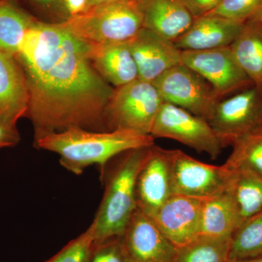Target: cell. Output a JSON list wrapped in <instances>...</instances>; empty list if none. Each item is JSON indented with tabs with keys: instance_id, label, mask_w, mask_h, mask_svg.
Masks as SVG:
<instances>
[{
	"instance_id": "obj_1",
	"label": "cell",
	"mask_w": 262,
	"mask_h": 262,
	"mask_svg": "<svg viewBox=\"0 0 262 262\" xmlns=\"http://www.w3.org/2000/svg\"><path fill=\"white\" fill-rule=\"evenodd\" d=\"M29 90L35 137L106 124L115 89L93 66L90 46L62 24L34 22L15 55Z\"/></svg>"
},
{
	"instance_id": "obj_2",
	"label": "cell",
	"mask_w": 262,
	"mask_h": 262,
	"mask_svg": "<svg viewBox=\"0 0 262 262\" xmlns=\"http://www.w3.org/2000/svg\"><path fill=\"white\" fill-rule=\"evenodd\" d=\"M151 135L130 130L94 132L72 127L35 137V146L61 157L62 166L80 175L92 165L104 166L114 157L139 148L154 145Z\"/></svg>"
},
{
	"instance_id": "obj_3",
	"label": "cell",
	"mask_w": 262,
	"mask_h": 262,
	"mask_svg": "<svg viewBox=\"0 0 262 262\" xmlns=\"http://www.w3.org/2000/svg\"><path fill=\"white\" fill-rule=\"evenodd\" d=\"M150 147L126 151L114 169L101 206L91 224L94 230L95 246L123 235L129 220L137 208L136 178Z\"/></svg>"
},
{
	"instance_id": "obj_4",
	"label": "cell",
	"mask_w": 262,
	"mask_h": 262,
	"mask_svg": "<svg viewBox=\"0 0 262 262\" xmlns=\"http://www.w3.org/2000/svg\"><path fill=\"white\" fill-rule=\"evenodd\" d=\"M61 24L89 46L128 42L144 29L141 0L94 5Z\"/></svg>"
},
{
	"instance_id": "obj_5",
	"label": "cell",
	"mask_w": 262,
	"mask_h": 262,
	"mask_svg": "<svg viewBox=\"0 0 262 262\" xmlns=\"http://www.w3.org/2000/svg\"><path fill=\"white\" fill-rule=\"evenodd\" d=\"M164 102L155 84L137 80L115 89L105 119L110 130H130L150 135Z\"/></svg>"
},
{
	"instance_id": "obj_6",
	"label": "cell",
	"mask_w": 262,
	"mask_h": 262,
	"mask_svg": "<svg viewBox=\"0 0 262 262\" xmlns=\"http://www.w3.org/2000/svg\"><path fill=\"white\" fill-rule=\"evenodd\" d=\"M150 135L179 141L184 145L217 159L225 146L209 122L184 108L163 102Z\"/></svg>"
},
{
	"instance_id": "obj_7",
	"label": "cell",
	"mask_w": 262,
	"mask_h": 262,
	"mask_svg": "<svg viewBox=\"0 0 262 262\" xmlns=\"http://www.w3.org/2000/svg\"><path fill=\"white\" fill-rule=\"evenodd\" d=\"M164 102L172 103L209 121L221 99L211 84L182 63L152 82Z\"/></svg>"
},
{
	"instance_id": "obj_8",
	"label": "cell",
	"mask_w": 262,
	"mask_h": 262,
	"mask_svg": "<svg viewBox=\"0 0 262 262\" xmlns=\"http://www.w3.org/2000/svg\"><path fill=\"white\" fill-rule=\"evenodd\" d=\"M208 122L225 147L261 130L262 90L253 85L221 100Z\"/></svg>"
},
{
	"instance_id": "obj_9",
	"label": "cell",
	"mask_w": 262,
	"mask_h": 262,
	"mask_svg": "<svg viewBox=\"0 0 262 262\" xmlns=\"http://www.w3.org/2000/svg\"><path fill=\"white\" fill-rule=\"evenodd\" d=\"M172 194L211 198L225 190L231 171L225 165L203 163L179 149H168Z\"/></svg>"
},
{
	"instance_id": "obj_10",
	"label": "cell",
	"mask_w": 262,
	"mask_h": 262,
	"mask_svg": "<svg viewBox=\"0 0 262 262\" xmlns=\"http://www.w3.org/2000/svg\"><path fill=\"white\" fill-rule=\"evenodd\" d=\"M182 63L208 81L221 100L253 85L236 61L230 46L203 51H183Z\"/></svg>"
},
{
	"instance_id": "obj_11",
	"label": "cell",
	"mask_w": 262,
	"mask_h": 262,
	"mask_svg": "<svg viewBox=\"0 0 262 262\" xmlns=\"http://www.w3.org/2000/svg\"><path fill=\"white\" fill-rule=\"evenodd\" d=\"M127 256L136 262H175L178 249L153 220L136 208L121 237Z\"/></svg>"
},
{
	"instance_id": "obj_12",
	"label": "cell",
	"mask_w": 262,
	"mask_h": 262,
	"mask_svg": "<svg viewBox=\"0 0 262 262\" xmlns=\"http://www.w3.org/2000/svg\"><path fill=\"white\" fill-rule=\"evenodd\" d=\"M203 200L172 194L151 217L160 232L177 249L199 236Z\"/></svg>"
},
{
	"instance_id": "obj_13",
	"label": "cell",
	"mask_w": 262,
	"mask_h": 262,
	"mask_svg": "<svg viewBox=\"0 0 262 262\" xmlns=\"http://www.w3.org/2000/svg\"><path fill=\"white\" fill-rule=\"evenodd\" d=\"M137 208L150 218L172 195L168 149L151 146L137 175Z\"/></svg>"
},
{
	"instance_id": "obj_14",
	"label": "cell",
	"mask_w": 262,
	"mask_h": 262,
	"mask_svg": "<svg viewBox=\"0 0 262 262\" xmlns=\"http://www.w3.org/2000/svg\"><path fill=\"white\" fill-rule=\"evenodd\" d=\"M139 79L153 82L172 67L182 63V51L173 41L143 29L128 41Z\"/></svg>"
},
{
	"instance_id": "obj_15",
	"label": "cell",
	"mask_w": 262,
	"mask_h": 262,
	"mask_svg": "<svg viewBox=\"0 0 262 262\" xmlns=\"http://www.w3.org/2000/svg\"><path fill=\"white\" fill-rule=\"evenodd\" d=\"M244 24L222 17L203 15L173 41L180 51H203L228 47L235 40Z\"/></svg>"
},
{
	"instance_id": "obj_16",
	"label": "cell",
	"mask_w": 262,
	"mask_h": 262,
	"mask_svg": "<svg viewBox=\"0 0 262 262\" xmlns=\"http://www.w3.org/2000/svg\"><path fill=\"white\" fill-rule=\"evenodd\" d=\"M29 99L21 66L15 56L0 51V120L17 125L27 115Z\"/></svg>"
},
{
	"instance_id": "obj_17",
	"label": "cell",
	"mask_w": 262,
	"mask_h": 262,
	"mask_svg": "<svg viewBox=\"0 0 262 262\" xmlns=\"http://www.w3.org/2000/svg\"><path fill=\"white\" fill-rule=\"evenodd\" d=\"M141 6L144 28L173 42L195 19L183 0H141Z\"/></svg>"
},
{
	"instance_id": "obj_18",
	"label": "cell",
	"mask_w": 262,
	"mask_h": 262,
	"mask_svg": "<svg viewBox=\"0 0 262 262\" xmlns=\"http://www.w3.org/2000/svg\"><path fill=\"white\" fill-rule=\"evenodd\" d=\"M90 46V58L99 75L116 88L139 79L128 42Z\"/></svg>"
},
{
	"instance_id": "obj_19",
	"label": "cell",
	"mask_w": 262,
	"mask_h": 262,
	"mask_svg": "<svg viewBox=\"0 0 262 262\" xmlns=\"http://www.w3.org/2000/svg\"><path fill=\"white\" fill-rule=\"evenodd\" d=\"M241 222L227 190L203 200L199 236L232 237Z\"/></svg>"
},
{
	"instance_id": "obj_20",
	"label": "cell",
	"mask_w": 262,
	"mask_h": 262,
	"mask_svg": "<svg viewBox=\"0 0 262 262\" xmlns=\"http://www.w3.org/2000/svg\"><path fill=\"white\" fill-rule=\"evenodd\" d=\"M230 48L236 61L253 85L262 90V29L256 18L244 24Z\"/></svg>"
},
{
	"instance_id": "obj_21",
	"label": "cell",
	"mask_w": 262,
	"mask_h": 262,
	"mask_svg": "<svg viewBox=\"0 0 262 262\" xmlns=\"http://www.w3.org/2000/svg\"><path fill=\"white\" fill-rule=\"evenodd\" d=\"M230 171L225 189L235 205L242 224L262 211V178L248 172Z\"/></svg>"
},
{
	"instance_id": "obj_22",
	"label": "cell",
	"mask_w": 262,
	"mask_h": 262,
	"mask_svg": "<svg viewBox=\"0 0 262 262\" xmlns=\"http://www.w3.org/2000/svg\"><path fill=\"white\" fill-rule=\"evenodd\" d=\"M34 23L11 0H0V51L15 56Z\"/></svg>"
},
{
	"instance_id": "obj_23",
	"label": "cell",
	"mask_w": 262,
	"mask_h": 262,
	"mask_svg": "<svg viewBox=\"0 0 262 262\" xmlns=\"http://www.w3.org/2000/svg\"><path fill=\"white\" fill-rule=\"evenodd\" d=\"M262 258V211L243 222L231 239L229 261Z\"/></svg>"
},
{
	"instance_id": "obj_24",
	"label": "cell",
	"mask_w": 262,
	"mask_h": 262,
	"mask_svg": "<svg viewBox=\"0 0 262 262\" xmlns=\"http://www.w3.org/2000/svg\"><path fill=\"white\" fill-rule=\"evenodd\" d=\"M232 146V153L224 164L226 168L262 178V129L241 138Z\"/></svg>"
},
{
	"instance_id": "obj_25",
	"label": "cell",
	"mask_w": 262,
	"mask_h": 262,
	"mask_svg": "<svg viewBox=\"0 0 262 262\" xmlns=\"http://www.w3.org/2000/svg\"><path fill=\"white\" fill-rule=\"evenodd\" d=\"M231 239L198 236L178 248L175 262H229Z\"/></svg>"
},
{
	"instance_id": "obj_26",
	"label": "cell",
	"mask_w": 262,
	"mask_h": 262,
	"mask_svg": "<svg viewBox=\"0 0 262 262\" xmlns=\"http://www.w3.org/2000/svg\"><path fill=\"white\" fill-rule=\"evenodd\" d=\"M261 10L262 0H222L214 9L206 15L245 24L257 16Z\"/></svg>"
},
{
	"instance_id": "obj_27",
	"label": "cell",
	"mask_w": 262,
	"mask_h": 262,
	"mask_svg": "<svg viewBox=\"0 0 262 262\" xmlns=\"http://www.w3.org/2000/svg\"><path fill=\"white\" fill-rule=\"evenodd\" d=\"M94 230L92 225L69 243L54 256L46 262H91L94 251Z\"/></svg>"
},
{
	"instance_id": "obj_28",
	"label": "cell",
	"mask_w": 262,
	"mask_h": 262,
	"mask_svg": "<svg viewBox=\"0 0 262 262\" xmlns=\"http://www.w3.org/2000/svg\"><path fill=\"white\" fill-rule=\"evenodd\" d=\"M127 258L121 237H115L95 246L91 262H127Z\"/></svg>"
},
{
	"instance_id": "obj_29",
	"label": "cell",
	"mask_w": 262,
	"mask_h": 262,
	"mask_svg": "<svg viewBox=\"0 0 262 262\" xmlns=\"http://www.w3.org/2000/svg\"><path fill=\"white\" fill-rule=\"evenodd\" d=\"M20 140L17 125L0 120V149L16 146Z\"/></svg>"
},
{
	"instance_id": "obj_30",
	"label": "cell",
	"mask_w": 262,
	"mask_h": 262,
	"mask_svg": "<svg viewBox=\"0 0 262 262\" xmlns=\"http://www.w3.org/2000/svg\"><path fill=\"white\" fill-rule=\"evenodd\" d=\"M194 18L207 14L214 9L222 0H183Z\"/></svg>"
},
{
	"instance_id": "obj_31",
	"label": "cell",
	"mask_w": 262,
	"mask_h": 262,
	"mask_svg": "<svg viewBox=\"0 0 262 262\" xmlns=\"http://www.w3.org/2000/svg\"><path fill=\"white\" fill-rule=\"evenodd\" d=\"M65 1L71 16L82 13L86 10L89 5V0H65Z\"/></svg>"
},
{
	"instance_id": "obj_32",
	"label": "cell",
	"mask_w": 262,
	"mask_h": 262,
	"mask_svg": "<svg viewBox=\"0 0 262 262\" xmlns=\"http://www.w3.org/2000/svg\"><path fill=\"white\" fill-rule=\"evenodd\" d=\"M120 1H139V0H89L88 8L94 6V5L103 4V3H114V2ZM87 8H86V9H87Z\"/></svg>"
},
{
	"instance_id": "obj_33",
	"label": "cell",
	"mask_w": 262,
	"mask_h": 262,
	"mask_svg": "<svg viewBox=\"0 0 262 262\" xmlns=\"http://www.w3.org/2000/svg\"><path fill=\"white\" fill-rule=\"evenodd\" d=\"M229 262H262V258H256V259L244 260V261H229Z\"/></svg>"
},
{
	"instance_id": "obj_34",
	"label": "cell",
	"mask_w": 262,
	"mask_h": 262,
	"mask_svg": "<svg viewBox=\"0 0 262 262\" xmlns=\"http://www.w3.org/2000/svg\"><path fill=\"white\" fill-rule=\"evenodd\" d=\"M254 18H256V20H258V23H259L260 26H261L262 29V10L261 13H260L259 14L257 15V16L255 17Z\"/></svg>"
},
{
	"instance_id": "obj_35",
	"label": "cell",
	"mask_w": 262,
	"mask_h": 262,
	"mask_svg": "<svg viewBox=\"0 0 262 262\" xmlns=\"http://www.w3.org/2000/svg\"><path fill=\"white\" fill-rule=\"evenodd\" d=\"M36 1L40 2V3H48L56 1V0H36Z\"/></svg>"
},
{
	"instance_id": "obj_36",
	"label": "cell",
	"mask_w": 262,
	"mask_h": 262,
	"mask_svg": "<svg viewBox=\"0 0 262 262\" xmlns=\"http://www.w3.org/2000/svg\"><path fill=\"white\" fill-rule=\"evenodd\" d=\"M127 262H136V261H134V260L130 259V258L128 257V258H127Z\"/></svg>"
}]
</instances>
